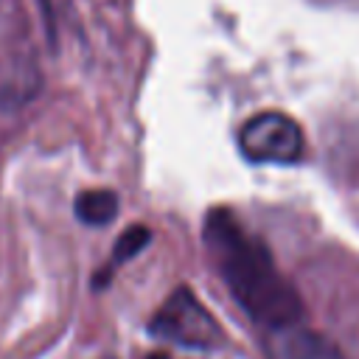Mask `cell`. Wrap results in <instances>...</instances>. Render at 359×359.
<instances>
[{"mask_svg": "<svg viewBox=\"0 0 359 359\" xmlns=\"http://www.w3.org/2000/svg\"><path fill=\"white\" fill-rule=\"evenodd\" d=\"M202 236L224 286L255 323L289 328L300 320L303 306L297 292L278 272L269 250L250 236L230 210H210Z\"/></svg>", "mask_w": 359, "mask_h": 359, "instance_id": "6da1fadb", "label": "cell"}, {"mask_svg": "<svg viewBox=\"0 0 359 359\" xmlns=\"http://www.w3.org/2000/svg\"><path fill=\"white\" fill-rule=\"evenodd\" d=\"M149 331L157 339L194 348V351H213L224 342V331L219 328L216 317L196 300L188 286H177L160 311L151 317Z\"/></svg>", "mask_w": 359, "mask_h": 359, "instance_id": "7a4b0ae2", "label": "cell"}, {"mask_svg": "<svg viewBox=\"0 0 359 359\" xmlns=\"http://www.w3.org/2000/svg\"><path fill=\"white\" fill-rule=\"evenodd\" d=\"M238 149L250 163L264 165H292L303 157L306 140L300 123L278 109L258 112L238 129Z\"/></svg>", "mask_w": 359, "mask_h": 359, "instance_id": "3957f363", "label": "cell"}, {"mask_svg": "<svg viewBox=\"0 0 359 359\" xmlns=\"http://www.w3.org/2000/svg\"><path fill=\"white\" fill-rule=\"evenodd\" d=\"M73 210H76L79 222L93 224V227H104L118 216V194L109 191V188L81 191L73 202Z\"/></svg>", "mask_w": 359, "mask_h": 359, "instance_id": "277c9868", "label": "cell"}, {"mask_svg": "<svg viewBox=\"0 0 359 359\" xmlns=\"http://www.w3.org/2000/svg\"><path fill=\"white\" fill-rule=\"evenodd\" d=\"M149 241H151V230H149L146 224H132V227H126V230L118 236V241H115V250H112V255H109L107 269L95 275V286H104V283L109 280V275H112L121 264H126V261H132L137 252H143V250L149 247Z\"/></svg>", "mask_w": 359, "mask_h": 359, "instance_id": "5b68a950", "label": "cell"}, {"mask_svg": "<svg viewBox=\"0 0 359 359\" xmlns=\"http://www.w3.org/2000/svg\"><path fill=\"white\" fill-rule=\"evenodd\" d=\"M146 359H168V353H165V351H154V353H149Z\"/></svg>", "mask_w": 359, "mask_h": 359, "instance_id": "8992f818", "label": "cell"}]
</instances>
